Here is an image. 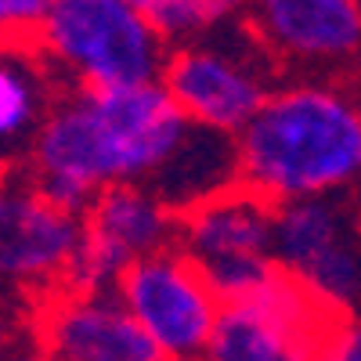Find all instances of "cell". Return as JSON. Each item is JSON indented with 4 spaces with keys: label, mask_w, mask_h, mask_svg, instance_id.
<instances>
[{
    "label": "cell",
    "mask_w": 361,
    "mask_h": 361,
    "mask_svg": "<svg viewBox=\"0 0 361 361\" xmlns=\"http://www.w3.org/2000/svg\"><path fill=\"white\" fill-rule=\"evenodd\" d=\"M340 318L300 279L275 267L250 296L224 304L202 361H314Z\"/></svg>",
    "instance_id": "8992f818"
},
{
    "label": "cell",
    "mask_w": 361,
    "mask_h": 361,
    "mask_svg": "<svg viewBox=\"0 0 361 361\" xmlns=\"http://www.w3.org/2000/svg\"><path fill=\"white\" fill-rule=\"evenodd\" d=\"M192 130L163 83L73 90L47 112L25 170L44 195L83 214L109 188H156Z\"/></svg>",
    "instance_id": "6da1fadb"
},
{
    "label": "cell",
    "mask_w": 361,
    "mask_h": 361,
    "mask_svg": "<svg viewBox=\"0 0 361 361\" xmlns=\"http://www.w3.org/2000/svg\"><path fill=\"white\" fill-rule=\"evenodd\" d=\"M0 361H47L44 354H40V347L33 343V340H18V343H11L8 350H0Z\"/></svg>",
    "instance_id": "ac0fdd59"
},
{
    "label": "cell",
    "mask_w": 361,
    "mask_h": 361,
    "mask_svg": "<svg viewBox=\"0 0 361 361\" xmlns=\"http://www.w3.org/2000/svg\"><path fill=\"white\" fill-rule=\"evenodd\" d=\"M159 83L192 127L224 137L243 134L271 94L267 66L253 51H231L206 40L170 51Z\"/></svg>",
    "instance_id": "30bf717a"
},
{
    "label": "cell",
    "mask_w": 361,
    "mask_h": 361,
    "mask_svg": "<svg viewBox=\"0 0 361 361\" xmlns=\"http://www.w3.org/2000/svg\"><path fill=\"white\" fill-rule=\"evenodd\" d=\"M314 361H361V314H343L318 350Z\"/></svg>",
    "instance_id": "2e32d148"
},
{
    "label": "cell",
    "mask_w": 361,
    "mask_h": 361,
    "mask_svg": "<svg viewBox=\"0 0 361 361\" xmlns=\"http://www.w3.org/2000/svg\"><path fill=\"white\" fill-rule=\"evenodd\" d=\"M185 250L224 304L250 296L275 271V206L246 185H228L177 214Z\"/></svg>",
    "instance_id": "277c9868"
},
{
    "label": "cell",
    "mask_w": 361,
    "mask_h": 361,
    "mask_svg": "<svg viewBox=\"0 0 361 361\" xmlns=\"http://www.w3.org/2000/svg\"><path fill=\"white\" fill-rule=\"evenodd\" d=\"M246 11V0H156V8L148 11L152 25L166 44H199L202 37L217 33V29Z\"/></svg>",
    "instance_id": "5bb4252c"
},
{
    "label": "cell",
    "mask_w": 361,
    "mask_h": 361,
    "mask_svg": "<svg viewBox=\"0 0 361 361\" xmlns=\"http://www.w3.org/2000/svg\"><path fill=\"white\" fill-rule=\"evenodd\" d=\"M58 0H0V47H37Z\"/></svg>",
    "instance_id": "9a60e30c"
},
{
    "label": "cell",
    "mask_w": 361,
    "mask_h": 361,
    "mask_svg": "<svg viewBox=\"0 0 361 361\" xmlns=\"http://www.w3.org/2000/svg\"><path fill=\"white\" fill-rule=\"evenodd\" d=\"M354 4H357V11H361V0H354Z\"/></svg>",
    "instance_id": "ffe728a7"
},
{
    "label": "cell",
    "mask_w": 361,
    "mask_h": 361,
    "mask_svg": "<svg viewBox=\"0 0 361 361\" xmlns=\"http://www.w3.org/2000/svg\"><path fill=\"white\" fill-rule=\"evenodd\" d=\"M246 25L271 58L300 69H343L361 54L354 0H246Z\"/></svg>",
    "instance_id": "7c38bea8"
},
{
    "label": "cell",
    "mask_w": 361,
    "mask_h": 361,
    "mask_svg": "<svg viewBox=\"0 0 361 361\" xmlns=\"http://www.w3.org/2000/svg\"><path fill=\"white\" fill-rule=\"evenodd\" d=\"M83 238L66 289L112 293L123 271L177 246V209L152 188H109L83 209Z\"/></svg>",
    "instance_id": "9c48e42d"
},
{
    "label": "cell",
    "mask_w": 361,
    "mask_h": 361,
    "mask_svg": "<svg viewBox=\"0 0 361 361\" xmlns=\"http://www.w3.org/2000/svg\"><path fill=\"white\" fill-rule=\"evenodd\" d=\"M47 361H166L116 293L62 289L29 311Z\"/></svg>",
    "instance_id": "8fae6325"
},
{
    "label": "cell",
    "mask_w": 361,
    "mask_h": 361,
    "mask_svg": "<svg viewBox=\"0 0 361 361\" xmlns=\"http://www.w3.org/2000/svg\"><path fill=\"white\" fill-rule=\"evenodd\" d=\"M47 73L37 47H0V173L29 163L33 141L58 102Z\"/></svg>",
    "instance_id": "4fadbf2b"
},
{
    "label": "cell",
    "mask_w": 361,
    "mask_h": 361,
    "mask_svg": "<svg viewBox=\"0 0 361 361\" xmlns=\"http://www.w3.org/2000/svg\"><path fill=\"white\" fill-rule=\"evenodd\" d=\"M275 264L333 311L361 307V224L343 199L275 206Z\"/></svg>",
    "instance_id": "ba28073f"
},
{
    "label": "cell",
    "mask_w": 361,
    "mask_h": 361,
    "mask_svg": "<svg viewBox=\"0 0 361 361\" xmlns=\"http://www.w3.org/2000/svg\"><path fill=\"white\" fill-rule=\"evenodd\" d=\"M22 304H15L11 296L0 293V350H8L11 343H18V329H22Z\"/></svg>",
    "instance_id": "e0dca14e"
},
{
    "label": "cell",
    "mask_w": 361,
    "mask_h": 361,
    "mask_svg": "<svg viewBox=\"0 0 361 361\" xmlns=\"http://www.w3.org/2000/svg\"><path fill=\"white\" fill-rule=\"evenodd\" d=\"M238 185L271 206L361 188V102L336 83L271 90L235 137Z\"/></svg>",
    "instance_id": "7a4b0ae2"
},
{
    "label": "cell",
    "mask_w": 361,
    "mask_h": 361,
    "mask_svg": "<svg viewBox=\"0 0 361 361\" xmlns=\"http://www.w3.org/2000/svg\"><path fill=\"white\" fill-rule=\"evenodd\" d=\"M37 54L73 90H112L159 83L170 44L145 11L116 0H58L47 15Z\"/></svg>",
    "instance_id": "3957f363"
},
{
    "label": "cell",
    "mask_w": 361,
    "mask_h": 361,
    "mask_svg": "<svg viewBox=\"0 0 361 361\" xmlns=\"http://www.w3.org/2000/svg\"><path fill=\"white\" fill-rule=\"evenodd\" d=\"M83 217L33 180L0 173V293L33 311L69 286Z\"/></svg>",
    "instance_id": "5b68a950"
},
{
    "label": "cell",
    "mask_w": 361,
    "mask_h": 361,
    "mask_svg": "<svg viewBox=\"0 0 361 361\" xmlns=\"http://www.w3.org/2000/svg\"><path fill=\"white\" fill-rule=\"evenodd\" d=\"M116 4H127V8H137V11H145V15H148V11L156 8V0H116Z\"/></svg>",
    "instance_id": "d6986e66"
},
{
    "label": "cell",
    "mask_w": 361,
    "mask_h": 361,
    "mask_svg": "<svg viewBox=\"0 0 361 361\" xmlns=\"http://www.w3.org/2000/svg\"><path fill=\"white\" fill-rule=\"evenodd\" d=\"M137 318L166 361H202L221 322L224 300L202 267L177 246H166L123 271L112 289Z\"/></svg>",
    "instance_id": "52a82bcc"
}]
</instances>
